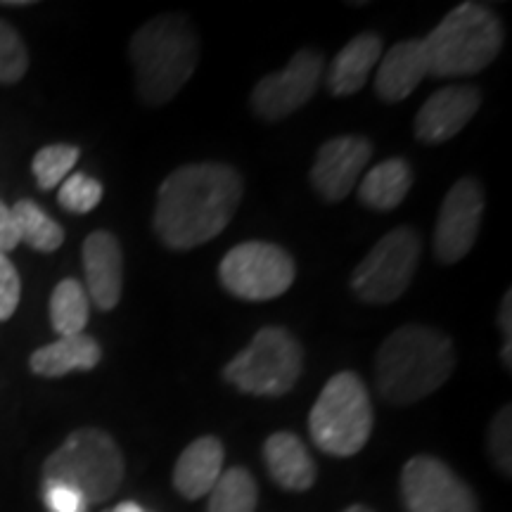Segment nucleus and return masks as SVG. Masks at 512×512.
<instances>
[{"label": "nucleus", "instance_id": "2f4dec72", "mask_svg": "<svg viewBox=\"0 0 512 512\" xmlns=\"http://www.w3.org/2000/svg\"><path fill=\"white\" fill-rule=\"evenodd\" d=\"M19 245V235L15 219H12L10 207H5V202L0 200V252L8 254Z\"/></svg>", "mask_w": 512, "mask_h": 512}, {"label": "nucleus", "instance_id": "bb28decb", "mask_svg": "<svg viewBox=\"0 0 512 512\" xmlns=\"http://www.w3.org/2000/svg\"><path fill=\"white\" fill-rule=\"evenodd\" d=\"M102 200V185L95 178L86 174H74L67 176L60 185V195H57V202H60L62 209L72 211V214H88L98 207Z\"/></svg>", "mask_w": 512, "mask_h": 512}, {"label": "nucleus", "instance_id": "f3484780", "mask_svg": "<svg viewBox=\"0 0 512 512\" xmlns=\"http://www.w3.org/2000/svg\"><path fill=\"white\" fill-rule=\"evenodd\" d=\"M264 463L268 475L285 491H309L316 484L318 467L309 448L297 434L275 432L264 444Z\"/></svg>", "mask_w": 512, "mask_h": 512}, {"label": "nucleus", "instance_id": "412c9836", "mask_svg": "<svg viewBox=\"0 0 512 512\" xmlns=\"http://www.w3.org/2000/svg\"><path fill=\"white\" fill-rule=\"evenodd\" d=\"M413 188V169L406 159H384L363 176L358 185V200L375 211H392L406 200Z\"/></svg>", "mask_w": 512, "mask_h": 512}, {"label": "nucleus", "instance_id": "b1692460", "mask_svg": "<svg viewBox=\"0 0 512 512\" xmlns=\"http://www.w3.org/2000/svg\"><path fill=\"white\" fill-rule=\"evenodd\" d=\"M259 501V489L252 472L245 467H230L221 472L219 482L209 494L207 512H254Z\"/></svg>", "mask_w": 512, "mask_h": 512}, {"label": "nucleus", "instance_id": "7c9ffc66", "mask_svg": "<svg viewBox=\"0 0 512 512\" xmlns=\"http://www.w3.org/2000/svg\"><path fill=\"white\" fill-rule=\"evenodd\" d=\"M498 325H501V332L505 337V344H503V351H501V358L505 363V368H512V292L508 290L503 297V304H501V316H498Z\"/></svg>", "mask_w": 512, "mask_h": 512}, {"label": "nucleus", "instance_id": "c756f323", "mask_svg": "<svg viewBox=\"0 0 512 512\" xmlns=\"http://www.w3.org/2000/svg\"><path fill=\"white\" fill-rule=\"evenodd\" d=\"M43 503L48 512H88L91 508L79 491L57 482H43Z\"/></svg>", "mask_w": 512, "mask_h": 512}, {"label": "nucleus", "instance_id": "72a5a7b5", "mask_svg": "<svg viewBox=\"0 0 512 512\" xmlns=\"http://www.w3.org/2000/svg\"><path fill=\"white\" fill-rule=\"evenodd\" d=\"M0 5H5V8H24V5H31V3L29 0H5V3Z\"/></svg>", "mask_w": 512, "mask_h": 512}, {"label": "nucleus", "instance_id": "aec40b11", "mask_svg": "<svg viewBox=\"0 0 512 512\" xmlns=\"http://www.w3.org/2000/svg\"><path fill=\"white\" fill-rule=\"evenodd\" d=\"M102 349L91 335L60 337L48 347L36 349L29 358V368L41 377H64L69 373H86L100 363Z\"/></svg>", "mask_w": 512, "mask_h": 512}, {"label": "nucleus", "instance_id": "5701e85b", "mask_svg": "<svg viewBox=\"0 0 512 512\" xmlns=\"http://www.w3.org/2000/svg\"><path fill=\"white\" fill-rule=\"evenodd\" d=\"M12 211V219H15L19 242H27L36 252H55L62 247L64 242V230L57 221L38 207L31 200H19Z\"/></svg>", "mask_w": 512, "mask_h": 512}, {"label": "nucleus", "instance_id": "ddd939ff", "mask_svg": "<svg viewBox=\"0 0 512 512\" xmlns=\"http://www.w3.org/2000/svg\"><path fill=\"white\" fill-rule=\"evenodd\" d=\"M370 157H373V143L368 138L339 136L328 140L320 145L316 162H313V190L330 204L347 200Z\"/></svg>", "mask_w": 512, "mask_h": 512}, {"label": "nucleus", "instance_id": "20e7f679", "mask_svg": "<svg viewBox=\"0 0 512 512\" xmlns=\"http://www.w3.org/2000/svg\"><path fill=\"white\" fill-rule=\"evenodd\" d=\"M503 41V22L489 5L460 3L422 38L427 74L439 79L475 76L496 60Z\"/></svg>", "mask_w": 512, "mask_h": 512}, {"label": "nucleus", "instance_id": "a878e982", "mask_svg": "<svg viewBox=\"0 0 512 512\" xmlns=\"http://www.w3.org/2000/svg\"><path fill=\"white\" fill-rule=\"evenodd\" d=\"M29 69V50L22 36L8 22L0 19V83L10 86L24 79Z\"/></svg>", "mask_w": 512, "mask_h": 512}, {"label": "nucleus", "instance_id": "f704fd0d", "mask_svg": "<svg viewBox=\"0 0 512 512\" xmlns=\"http://www.w3.org/2000/svg\"><path fill=\"white\" fill-rule=\"evenodd\" d=\"M344 512H373L370 508H366V505H361V503H356V505H349L347 510Z\"/></svg>", "mask_w": 512, "mask_h": 512}, {"label": "nucleus", "instance_id": "c9c22d12", "mask_svg": "<svg viewBox=\"0 0 512 512\" xmlns=\"http://www.w3.org/2000/svg\"><path fill=\"white\" fill-rule=\"evenodd\" d=\"M102 512H112V510H102Z\"/></svg>", "mask_w": 512, "mask_h": 512}, {"label": "nucleus", "instance_id": "6e6552de", "mask_svg": "<svg viewBox=\"0 0 512 512\" xmlns=\"http://www.w3.org/2000/svg\"><path fill=\"white\" fill-rule=\"evenodd\" d=\"M422 240L413 228L399 226L366 254L351 275V290L361 302L392 304L406 294L418 271Z\"/></svg>", "mask_w": 512, "mask_h": 512}, {"label": "nucleus", "instance_id": "393cba45", "mask_svg": "<svg viewBox=\"0 0 512 512\" xmlns=\"http://www.w3.org/2000/svg\"><path fill=\"white\" fill-rule=\"evenodd\" d=\"M79 155V147L67 143L48 145L43 150H38L34 162H31L38 188L53 190L57 185H62L64 178L69 176V171L74 169V164L79 162Z\"/></svg>", "mask_w": 512, "mask_h": 512}, {"label": "nucleus", "instance_id": "f03ea898", "mask_svg": "<svg viewBox=\"0 0 512 512\" xmlns=\"http://www.w3.org/2000/svg\"><path fill=\"white\" fill-rule=\"evenodd\" d=\"M456 368L453 344L427 325H401L377 349L375 377L382 399L411 406L437 392Z\"/></svg>", "mask_w": 512, "mask_h": 512}, {"label": "nucleus", "instance_id": "cd10ccee", "mask_svg": "<svg viewBox=\"0 0 512 512\" xmlns=\"http://www.w3.org/2000/svg\"><path fill=\"white\" fill-rule=\"evenodd\" d=\"M510 434H512V411L510 406H503L496 413L494 422L489 427V453L494 458L498 470L505 477H510L512 460H510Z\"/></svg>", "mask_w": 512, "mask_h": 512}, {"label": "nucleus", "instance_id": "9b49d317", "mask_svg": "<svg viewBox=\"0 0 512 512\" xmlns=\"http://www.w3.org/2000/svg\"><path fill=\"white\" fill-rule=\"evenodd\" d=\"M323 69L325 62L318 50H297L283 72L268 74L256 83L249 100L252 112L264 121H280L302 110L316 95Z\"/></svg>", "mask_w": 512, "mask_h": 512}, {"label": "nucleus", "instance_id": "6ab92c4d", "mask_svg": "<svg viewBox=\"0 0 512 512\" xmlns=\"http://www.w3.org/2000/svg\"><path fill=\"white\" fill-rule=\"evenodd\" d=\"M382 38L366 31L339 50L328 67V91L335 98H347L366 86L370 72L382 60Z\"/></svg>", "mask_w": 512, "mask_h": 512}, {"label": "nucleus", "instance_id": "0eeeda50", "mask_svg": "<svg viewBox=\"0 0 512 512\" xmlns=\"http://www.w3.org/2000/svg\"><path fill=\"white\" fill-rule=\"evenodd\" d=\"M304 370V349L285 328H261L252 342L223 368V380L242 394L283 396L297 384Z\"/></svg>", "mask_w": 512, "mask_h": 512}, {"label": "nucleus", "instance_id": "7ed1b4c3", "mask_svg": "<svg viewBox=\"0 0 512 512\" xmlns=\"http://www.w3.org/2000/svg\"><path fill=\"white\" fill-rule=\"evenodd\" d=\"M200 43L183 15H159L136 31L131 62L140 100L152 107L169 105L195 74Z\"/></svg>", "mask_w": 512, "mask_h": 512}, {"label": "nucleus", "instance_id": "423d86ee", "mask_svg": "<svg viewBox=\"0 0 512 512\" xmlns=\"http://www.w3.org/2000/svg\"><path fill=\"white\" fill-rule=\"evenodd\" d=\"M373 403L361 377L351 370L332 375L313 403L309 432L328 456L351 458L363 451L373 434Z\"/></svg>", "mask_w": 512, "mask_h": 512}, {"label": "nucleus", "instance_id": "dca6fc26", "mask_svg": "<svg viewBox=\"0 0 512 512\" xmlns=\"http://www.w3.org/2000/svg\"><path fill=\"white\" fill-rule=\"evenodd\" d=\"M427 76V57L422 38L394 43L382 57L375 76V91L384 102H401L411 95Z\"/></svg>", "mask_w": 512, "mask_h": 512}, {"label": "nucleus", "instance_id": "f8f14e48", "mask_svg": "<svg viewBox=\"0 0 512 512\" xmlns=\"http://www.w3.org/2000/svg\"><path fill=\"white\" fill-rule=\"evenodd\" d=\"M484 190L475 178H460L441 202L434 228V254L441 264H458L475 247L484 219Z\"/></svg>", "mask_w": 512, "mask_h": 512}, {"label": "nucleus", "instance_id": "9d476101", "mask_svg": "<svg viewBox=\"0 0 512 512\" xmlns=\"http://www.w3.org/2000/svg\"><path fill=\"white\" fill-rule=\"evenodd\" d=\"M406 512H479L475 491L439 458L415 456L401 470Z\"/></svg>", "mask_w": 512, "mask_h": 512}, {"label": "nucleus", "instance_id": "2eb2a0df", "mask_svg": "<svg viewBox=\"0 0 512 512\" xmlns=\"http://www.w3.org/2000/svg\"><path fill=\"white\" fill-rule=\"evenodd\" d=\"M83 271L88 299L100 311H112L124 290V254L119 240L107 230H95L83 242Z\"/></svg>", "mask_w": 512, "mask_h": 512}, {"label": "nucleus", "instance_id": "4be33fe9", "mask_svg": "<svg viewBox=\"0 0 512 512\" xmlns=\"http://www.w3.org/2000/svg\"><path fill=\"white\" fill-rule=\"evenodd\" d=\"M91 318V304H88L86 287L79 280L67 278L57 283L50 297V323L60 337L81 335Z\"/></svg>", "mask_w": 512, "mask_h": 512}, {"label": "nucleus", "instance_id": "4468645a", "mask_svg": "<svg viewBox=\"0 0 512 512\" xmlns=\"http://www.w3.org/2000/svg\"><path fill=\"white\" fill-rule=\"evenodd\" d=\"M482 105V93L472 83L439 88L415 117V138L425 145H439L456 138Z\"/></svg>", "mask_w": 512, "mask_h": 512}, {"label": "nucleus", "instance_id": "a211bd4d", "mask_svg": "<svg viewBox=\"0 0 512 512\" xmlns=\"http://www.w3.org/2000/svg\"><path fill=\"white\" fill-rule=\"evenodd\" d=\"M223 472V444L216 437H200L185 448L174 467L176 491L188 501L211 494Z\"/></svg>", "mask_w": 512, "mask_h": 512}, {"label": "nucleus", "instance_id": "39448f33", "mask_svg": "<svg viewBox=\"0 0 512 512\" xmlns=\"http://www.w3.org/2000/svg\"><path fill=\"white\" fill-rule=\"evenodd\" d=\"M43 482L72 486L88 505L107 503L124 482V456L110 434L81 427L43 463Z\"/></svg>", "mask_w": 512, "mask_h": 512}, {"label": "nucleus", "instance_id": "473e14b6", "mask_svg": "<svg viewBox=\"0 0 512 512\" xmlns=\"http://www.w3.org/2000/svg\"><path fill=\"white\" fill-rule=\"evenodd\" d=\"M112 512H147V510H143V505H138L133 501H124V503H119Z\"/></svg>", "mask_w": 512, "mask_h": 512}, {"label": "nucleus", "instance_id": "c85d7f7f", "mask_svg": "<svg viewBox=\"0 0 512 512\" xmlns=\"http://www.w3.org/2000/svg\"><path fill=\"white\" fill-rule=\"evenodd\" d=\"M22 297V280L8 254L0 252V323L12 318Z\"/></svg>", "mask_w": 512, "mask_h": 512}, {"label": "nucleus", "instance_id": "1a4fd4ad", "mask_svg": "<svg viewBox=\"0 0 512 512\" xmlns=\"http://www.w3.org/2000/svg\"><path fill=\"white\" fill-rule=\"evenodd\" d=\"M297 278L294 259L273 242L249 240L223 256L219 280L233 297L268 302L290 290Z\"/></svg>", "mask_w": 512, "mask_h": 512}, {"label": "nucleus", "instance_id": "f257e3e1", "mask_svg": "<svg viewBox=\"0 0 512 512\" xmlns=\"http://www.w3.org/2000/svg\"><path fill=\"white\" fill-rule=\"evenodd\" d=\"M242 190V176L228 164L181 166L159 188L152 219L157 238L176 252L219 238L240 207Z\"/></svg>", "mask_w": 512, "mask_h": 512}]
</instances>
